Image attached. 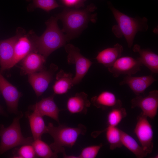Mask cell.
Instances as JSON below:
<instances>
[{"instance_id": "52a82bcc", "label": "cell", "mask_w": 158, "mask_h": 158, "mask_svg": "<svg viewBox=\"0 0 158 158\" xmlns=\"http://www.w3.org/2000/svg\"><path fill=\"white\" fill-rule=\"evenodd\" d=\"M147 117L142 112L138 115L134 132L141 146L148 154L152 152L153 148V132Z\"/></svg>"}, {"instance_id": "cb8c5ba5", "label": "cell", "mask_w": 158, "mask_h": 158, "mask_svg": "<svg viewBox=\"0 0 158 158\" xmlns=\"http://www.w3.org/2000/svg\"><path fill=\"white\" fill-rule=\"evenodd\" d=\"M121 130L116 126H108L102 131H99V134L105 131L107 140L109 144L110 149L114 150L121 147L123 145L121 140Z\"/></svg>"}, {"instance_id": "f1b7e54d", "label": "cell", "mask_w": 158, "mask_h": 158, "mask_svg": "<svg viewBox=\"0 0 158 158\" xmlns=\"http://www.w3.org/2000/svg\"><path fill=\"white\" fill-rule=\"evenodd\" d=\"M102 146V144L98 145L89 146L83 148L78 158H95L97 155Z\"/></svg>"}, {"instance_id": "ac0fdd59", "label": "cell", "mask_w": 158, "mask_h": 158, "mask_svg": "<svg viewBox=\"0 0 158 158\" xmlns=\"http://www.w3.org/2000/svg\"><path fill=\"white\" fill-rule=\"evenodd\" d=\"M92 104L97 108L106 110L109 108L121 107L122 102L117 99L112 92L107 91H104L91 99Z\"/></svg>"}, {"instance_id": "7a4b0ae2", "label": "cell", "mask_w": 158, "mask_h": 158, "mask_svg": "<svg viewBox=\"0 0 158 158\" xmlns=\"http://www.w3.org/2000/svg\"><path fill=\"white\" fill-rule=\"evenodd\" d=\"M56 17H51L45 23L47 28L38 36L32 30L28 33L33 45L35 52L42 55L46 59L53 51L64 46L68 42L65 35L59 28Z\"/></svg>"}, {"instance_id": "4fadbf2b", "label": "cell", "mask_w": 158, "mask_h": 158, "mask_svg": "<svg viewBox=\"0 0 158 158\" xmlns=\"http://www.w3.org/2000/svg\"><path fill=\"white\" fill-rule=\"evenodd\" d=\"M46 59L40 54L30 52L20 61L21 74L28 75L41 70L44 68Z\"/></svg>"}, {"instance_id": "5bb4252c", "label": "cell", "mask_w": 158, "mask_h": 158, "mask_svg": "<svg viewBox=\"0 0 158 158\" xmlns=\"http://www.w3.org/2000/svg\"><path fill=\"white\" fill-rule=\"evenodd\" d=\"M54 96L42 99L35 104L30 106L31 110L37 111L43 116H47L56 121L59 124V114L60 110L55 102Z\"/></svg>"}, {"instance_id": "9c48e42d", "label": "cell", "mask_w": 158, "mask_h": 158, "mask_svg": "<svg viewBox=\"0 0 158 158\" xmlns=\"http://www.w3.org/2000/svg\"><path fill=\"white\" fill-rule=\"evenodd\" d=\"M57 69V66L52 64L49 69L44 68L38 72L28 75V82L37 97L41 95L47 90Z\"/></svg>"}, {"instance_id": "4dcf8cb0", "label": "cell", "mask_w": 158, "mask_h": 158, "mask_svg": "<svg viewBox=\"0 0 158 158\" xmlns=\"http://www.w3.org/2000/svg\"><path fill=\"white\" fill-rule=\"evenodd\" d=\"M0 114L4 116H6V114L4 111L3 108L0 105Z\"/></svg>"}, {"instance_id": "603a6c76", "label": "cell", "mask_w": 158, "mask_h": 158, "mask_svg": "<svg viewBox=\"0 0 158 158\" xmlns=\"http://www.w3.org/2000/svg\"><path fill=\"white\" fill-rule=\"evenodd\" d=\"M121 133L123 145L134 154L137 158H141L147 156L148 153L133 138L122 130H121Z\"/></svg>"}, {"instance_id": "4316f807", "label": "cell", "mask_w": 158, "mask_h": 158, "mask_svg": "<svg viewBox=\"0 0 158 158\" xmlns=\"http://www.w3.org/2000/svg\"><path fill=\"white\" fill-rule=\"evenodd\" d=\"M127 115L124 108L120 107L111 109L107 116L108 126H116Z\"/></svg>"}, {"instance_id": "6da1fadb", "label": "cell", "mask_w": 158, "mask_h": 158, "mask_svg": "<svg viewBox=\"0 0 158 158\" xmlns=\"http://www.w3.org/2000/svg\"><path fill=\"white\" fill-rule=\"evenodd\" d=\"M97 8L93 4L82 10L66 7L61 13L56 15L62 23L61 30L65 32L68 42L78 36L87 27L90 21L96 22L97 14L93 13Z\"/></svg>"}, {"instance_id": "e0dca14e", "label": "cell", "mask_w": 158, "mask_h": 158, "mask_svg": "<svg viewBox=\"0 0 158 158\" xmlns=\"http://www.w3.org/2000/svg\"><path fill=\"white\" fill-rule=\"evenodd\" d=\"M87 95L84 92L77 93L69 97L67 101L66 106L68 111L71 114H87V108L91 103L87 99Z\"/></svg>"}, {"instance_id": "484cf974", "label": "cell", "mask_w": 158, "mask_h": 158, "mask_svg": "<svg viewBox=\"0 0 158 158\" xmlns=\"http://www.w3.org/2000/svg\"><path fill=\"white\" fill-rule=\"evenodd\" d=\"M27 1H32L27 7V11H32L37 8H40L49 12L51 10L62 6L59 5L56 0H25Z\"/></svg>"}, {"instance_id": "ba28073f", "label": "cell", "mask_w": 158, "mask_h": 158, "mask_svg": "<svg viewBox=\"0 0 158 158\" xmlns=\"http://www.w3.org/2000/svg\"><path fill=\"white\" fill-rule=\"evenodd\" d=\"M25 32L24 29L18 27L14 36L0 41V70L2 73L11 68L15 44L19 38Z\"/></svg>"}, {"instance_id": "f546056e", "label": "cell", "mask_w": 158, "mask_h": 158, "mask_svg": "<svg viewBox=\"0 0 158 158\" xmlns=\"http://www.w3.org/2000/svg\"><path fill=\"white\" fill-rule=\"evenodd\" d=\"M63 4L66 7L78 9L85 6V2L87 0H61Z\"/></svg>"}, {"instance_id": "2e32d148", "label": "cell", "mask_w": 158, "mask_h": 158, "mask_svg": "<svg viewBox=\"0 0 158 158\" xmlns=\"http://www.w3.org/2000/svg\"><path fill=\"white\" fill-rule=\"evenodd\" d=\"M31 52H35L33 43L28 33L25 32L19 38L15 44L11 68Z\"/></svg>"}, {"instance_id": "d6986e66", "label": "cell", "mask_w": 158, "mask_h": 158, "mask_svg": "<svg viewBox=\"0 0 158 158\" xmlns=\"http://www.w3.org/2000/svg\"><path fill=\"white\" fill-rule=\"evenodd\" d=\"M123 50L122 46L116 43L113 47L105 49L100 51L96 59L98 63L108 68L111 66L116 60L121 57Z\"/></svg>"}, {"instance_id": "7402d4cb", "label": "cell", "mask_w": 158, "mask_h": 158, "mask_svg": "<svg viewBox=\"0 0 158 158\" xmlns=\"http://www.w3.org/2000/svg\"><path fill=\"white\" fill-rule=\"evenodd\" d=\"M73 75L61 70L57 73L56 80L53 86L54 93L62 95L66 93L74 85L73 82Z\"/></svg>"}, {"instance_id": "8fae6325", "label": "cell", "mask_w": 158, "mask_h": 158, "mask_svg": "<svg viewBox=\"0 0 158 158\" xmlns=\"http://www.w3.org/2000/svg\"><path fill=\"white\" fill-rule=\"evenodd\" d=\"M131 108H140L142 113L147 117L153 119L156 116L158 107V91L149 92L147 96L143 97L136 96L131 101Z\"/></svg>"}, {"instance_id": "5b68a950", "label": "cell", "mask_w": 158, "mask_h": 158, "mask_svg": "<svg viewBox=\"0 0 158 158\" xmlns=\"http://www.w3.org/2000/svg\"><path fill=\"white\" fill-rule=\"evenodd\" d=\"M23 114L19 112L8 127H4L0 133V154L15 147L25 145L32 144L34 140L32 138L25 137L21 130L20 120Z\"/></svg>"}, {"instance_id": "7c38bea8", "label": "cell", "mask_w": 158, "mask_h": 158, "mask_svg": "<svg viewBox=\"0 0 158 158\" xmlns=\"http://www.w3.org/2000/svg\"><path fill=\"white\" fill-rule=\"evenodd\" d=\"M0 70V92L6 103L8 111L11 113L18 114L19 100L22 96V93L3 76Z\"/></svg>"}, {"instance_id": "9a60e30c", "label": "cell", "mask_w": 158, "mask_h": 158, "mask_svg": "<svg viewBox=\"0 0 158 158\" xmlns=\"http://www.w3.org/2000/svg\"><path fill=\"white\" fill-rule=\"evenodd\" d=\"M157 80L152 75L139 77L127 75L119 84L122 85H128L136 95L143 93L146 89Z\"/></svg>"}, {"instance_id": "1f68e13d", "label": "cell", "mask_w": 158, "mask_h": 158, "mask_svg": "<svg viewBox=\"0 0 158 158\" xmlns=\"http://www.w3.org/2000/svg\"><path fill=\"white\" fill-rule=\"evenodd\" d=\"M4 127V126L3 125L0 124V133Z\"/></svg>"}, {"instance_id": "8992f818", "label": "cell", "mask_w": 158, "mask_h": 158, "mask_svg": "<svg viewBox=\"0 0 158 158\" xmlns=\"http://www.w3.org/2000/svg\"><path fill=\"white\" fill-rule=\"evenodd\" d=\"M64 48L68 54L67 61L69 64H74L75 74L73 79V85L79 83L87 72L92 62L82 55L79 49L71 44H66Z\"/></svg>"}, {"instance_id": "30bf717a", "label": "cell", "mask_w": 158, "mask_h": 158, "mask_svg": "<svg viewBox=\"0 0 158 158\" xmlns=\"http://www.w3.org/2000/svg\"><path fill=\"white\" fill-rule=\"evenodd\" d=\"M142 65L138 58L135 59L127 56L120 57L108 68L114 77L117 78L121 75H132L134 74L141 70Z\"/></svg>"}, {"instance_id": "44dd1931", "label": "cell", "mask_w": 158, "mask_h": 158, "mask_svg": "<svg viewBox=\"0 0 158 158\" xmlns=\"http://www.w3.org/2000/svg\"><path fill=\"white\" fill-rule=\"evenodd\" d=\"M32 111V112H27L26 115L29 120L33 139H41L42 135L46 133L47 126L43 116L36 110Z\"/></svg>"}, {"instance_id": "277c9868", "label": "cell", "mask_w": 158, "mask_h": 158, "mask_svg": "<svg viewBox=\"0 0 158 158\" xmlns=\"http://www.w3.org/2000/svg\"><path fill=\"white\" fill-rule=\"evenodd\" d=\"M86 131V127L82 124L73 127L63 125L55 126L49 123L47 126L46 133L49 134L54 139V142L49 145L52 150L57 154L62 153L64 157L66 154L64 147H72L78 136L85 135Z\"/></svg>"}, {"instance_id": "3957f363", "label": "cell", "mask_w": 158, "mask_h": 158, "mask_svg": "<svg viewBox=\"0 0 158 158\" xmlns=\"http://www.w3.org/2000/svg\"><path fill=\"white\" fill-rule=\"evenodd\" d=\"M108 4L117 23L113 27V32L118 38L123 36L128 47L130 48L137 33L148 30L147 19L145 17H130L115 8L110 2Z\"/></svg>"}, {"instance_id": "d4e9b609", "label": "cell", "mask_w": 158, "mask_h": 158, "mask_svg": "<svg viewBox=\"0 0 158 158\" xmlns=\"http://www.w3.org/2000/svg\"><path fill=\"white\" fill-rule=\"evenodd\" d=\"M32 145L37 157L43 158H57V154L52 150L50 145L41 139L34 140Z\"/></svg>"}, {"instance_id": "83f0119b", "label": "cell", "mask_w": 158, "mask_h": 158, "mask_svg": "<svg viewBox=\"0 0 158 158\" xmlns=\"http://www.w3.org/2000/svg\"><path fill=\"white\" fill-rule=\"evenodd\" d=\"M13 158H33L36 157L34 149L32 144L22 145L19 148L13 151Z\"/></svg>"}, {"instance_id": "ffe728a7", "label": "cell", "mask_w": 158, "mask_h": 158, "mask_svg": "<svg viewBox=\"0 0 158 158\" xmlns=\"http://www.w3.org/2000/svg\"><path fill=\"white\" fill-rule=\"evenodd\" d=\"M133 51L138 53V57L142 65L147 67L152 72L158 73V55L149 49H141L138 44H135Z\"/></svg>"}]
</instances>
